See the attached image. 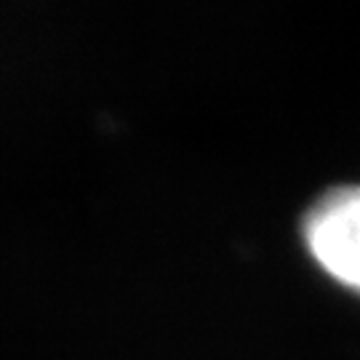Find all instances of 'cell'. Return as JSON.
<instances>
[{
    "label": "cell",
    "mask_w": 360,
    "mask_h": 360,
    "mask_svg": "<svg viewBox=\"0 0 360 360\" xmlns=\"http://www.w3.org/2000/svg\"><path fill=\"white\" fill-rule=\"evenodd\" d=\"M302 238L309 259L336 285L360 296V184L321 195L304 214Z\"/></svg>",
    "instance_id": "1"
}]
</instances>
